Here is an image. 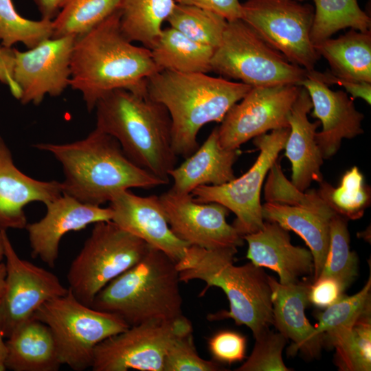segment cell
<instances>
[{
	"label": "cell",
	"mask_w": 371,
	"mask_h": 371,
	"mask_svg": "<svg viewBox=\"0 0 371 371\" xmlns=\"http://www.w3.org/2000/svg\"><path fill=\"white\" fill-rule=\"evenodd\" d=\"M62 194L61 182L40 181L23 173L0 136V229H25L26 205L36 201L45 205Z\"/></svg>",
	"instance_id": "21"
},
{
	"label": "cell",
	"mask_w": 371,
	"mask_h": 371,
	"mask_svg": "<svg viewBox=\"0 0 371 371\" xmlns=\"http://www.w3.org/2000/svg\"><path fill=\"white\" fill-rule=\"evenodd\" d=\"M211 68L251 87L300 86L308 73L290 63L241 19L227 22Z\"/></svg>",
	"instance_id": "8"
},
{
	"label": "cell",
	"mask_w": 371,
	"mask_h": 371,
	"mask_svg": "<svg viewBox=\"0 0 371 371\" xmlns=\"http://www.w3.org/2000/svg\"><path fill=\"white\" fill-rule=\"evenodd\" d=\"M121 0H64L52 21V38L78 36L120 9Z\"/></svg>",
	"instance_id": "31"
},
{
	"label": "cell",
	"mask_w": 371,
	"mask_h": 371,
	"mask_svg": "<svg viewBox=\"0 0 371 371\" xmlns=\"http://www.w3.org/2000/svg\"><path fill=\"white\" fill-rule=\"evenodd\" d=\"M317 193L337 214L346 219L361 218L370 203V188L357 166L343 175L337 188L322 181Z\"/></svg>",
	"instance_id": "33"
},
{
	"label": "cell",
	"mask_w": 371,
	"mask_h": 371,
	"mask_svg": "<svg viewBox=\"0 0 371 371\" xmlns=\"http://www.w3.org/2000/svg\"><path fill=\"white\" fill-rule=\"evenodd\" d=\"M254 349L236 371H289L282 359V351L288 340L280 333L269 330L255 338Z\"/></svg>",
	"instance_id": "39"
},
{
	"label": "cell",
	"mask_w": 371,
	"mask_h": 371,
	"mask_svg": "<svg viewBox=\"0 0 371 371\" xmlns=\"http://www.w3.org/2000/svg\"><path fill=\"white\" fill-rule=\"evenodd\" d=\"M5 260V288L0 301V326L8 338L21 325L32 318L45 302L67 293L52 272L23 260L13 247L6 230L1 229Z\"/></svg>",
	"instance_id": "13"
},
{
	"label": "cell",
	"mask_w": 371,
	"mask_h": 371,
	"mask_svg": "<svg viewBox=\"0 0 371 371\" xmlns=\"http://www.w3.org/2000/svg\"><path fill=\"white\" fill-rule=\"evenodd\" d=\"M45 206V216L36 222L27 223L25 229L28 234L32 257L39 258L50 268L55 267L60 243L66 234L112 218L110 207L84 203L63 194Z\"/></svg>",
	"instance_id": "17"
},
{
	"label": "cell",
	"mask_w": 371,
	"mask_h": 371,
	"mask_svg": "<svg viewBox=\"0 0 371 371\" xmlns=\"http://www.w3.org/2000/svg\"><path fill=\"white\" fill-rule=\"evenodd\" d=\"M265 197L267 202L306 208L330 219L335 214L321 198L317 191L311 190L304 193L296 188L284 177L280 166L276 161L269 171L265 187Z\"/></svg>",
	"instance_id": "38"
},
{
	"label": "cell",
	"mask_w": 371,
	"mask_h": 371,
	"mask_svg": "<svg viewBox=\"0 0 371 371\" xmlns=\"http://www.w3.org/2000/svg\"><path fill=\"white\" fill-rule=\"evenodd\" d=\"M35 147L50 153L60 164L63 194L84 203L101 206L124 190L167 184L135 164L114 137L96 128L80 140Z\"/></svg>",
	"instance_id": "2"
},
{
	"label": "cell",
	"mask_w": 371,
	"mask_h": 371,
	"mask_svg": "<svg viewBox=\"0 0 371 371\" xmlns=\"http://www.w3.org/2000/svg\"><path fill=\"white\" fill-rule=\"evenodd\" d=\"M192 330L183 315L171 321H151L130 326L98 344L93 371H164L168 348L180 334Z\"/></svg>",
	"instance_id": "12"
},
{
	"label": "cell",
	"mask_w": 371,
	"mask_h": 371,
	"mask_svg": "<svg viewBox=\"0 0 371 371\" xmlns=\"http://www.w3.org/2000/svg\"><path fill=\"white\" fill-rule=\"evenodd\" d=\"M176 3L201 8L213 12L227 21L240 19L241 3L239 0H174Z\"/></svg>",
	"instance_id": "43"
},
{
	"label": "cell",
	"mask_w": 371,
	"mask_h": 371,
	"mask_svg": "<svg viewBox=\"0 0 371 371\" xmlns=\"http://www.w3.org/2000/svg\"><path fill=\"white\" fill-rule=\"evenodd\" d=\"M216 361L202 359L194 346L192 330L179 335L166 352L164 371L223 370Z\"/></svg>",
	"instance_id": "40"
},
{
	"label": "cell",
	"mask_w": 371,
	"mask_h": 371,
	"mask_svg": "<svg viewBox=\"0 0 371 371\" xmlns=\"http://www.w3.org/2000/svg\"><path fill=\"white\" fill-rule=\"evenodd\" d=\"M166 21L189 38L214 49L221 43L227 22L213 12L179 3L175 4Z\"/></svg>",
	"instance_id": "34"
},
{
	"label": "cell",
	"mask_w": 371,
	"mask_h": 371,
	"mask_svg": "<svg viewBox=\"0 0 371 371\" xmlns=\"http://www.w3.org/2000/svg\"><path fill=\"white\" fill-rule=\"evenodd\" d=\"M243 239L248 244L247 258L256 266L276 271L280 284H295L313 276L310 249L293 245L289 231L277 223L265 221L260 230L244 235Z\"/></svg>",
	"instance_id": "20"
},
{
	"label": "cell",
	"mask_w": 371,
	"mask_h": 371,
	"mask_svg": "<svg viewBox=\"0 0 371 371\" xmlns=\"http://www.w3.org/2000/svg\"><path fill=\"white\" fill-rule=\"evenodd\" d=\"M170 229L190 245L207 249L237 248L243 236L226 217L229 210L217 203H199L191 194L167 191L159 196Z\"/></svg>",
	"instance_id": "16"
},
{
	"label": "cell",
	"mask_w": 371,
	"mask_h": 371,
	"mask_svg": "<svg viewBox=\"0 0 371 371\" xmlns=\"http://www.w3.org/2000/svg\"><path fill=\"white\" fill-rule=\"evenodd\" d=\"M314 9L297 0H247L240 19L290 63L308 71L319 58L311 41Z\"/></svg>",
	"instance_id": "10"
},
{
	"label": "cell",
	"mask_w": 371,
	"mask_h": 371,
	"mask_svg": "<svg viewBox=\"0 0 371 371\" xmlns=\"http://www.w3.org/2000/svg\"><path fill=\"white\" fill-rule=\"evenodd\" d=\"M149 49L159 71L205 74L212 71L211 60L216 50L170 26L161 30Z\"/></svg>",
	"instance_id": "28"
},
{
	"label": "cell",
	"mask_w": 371,
	"mask_h": 371,
	"mask_svg": "<svg viewBox=\"0 0 371 371\" xmlns=\"http://www.w3.org/2000/svg\"><path fill=\"white\" fill-rule=\"evenodd\" d=\"M120 19L118 10L76 37L69 86L81 93L89 111L115 89L147 93V80L159 71L150 49L135 45L124 36Z\"/></svg>",
	"instance_id": "1"
},
{
	"label": "cell",
	"mask_w": 371,
	"mask_h": 371,
	"mask_svg": "<svg viewBox=\"0 0 371 371\" xmlns=\"http://www.w3.org/2000/svg\"><path fill=\"white\" fill-rule=\"evenodd\" d=\"M176 263L150 246L137 264L104 286L90 306L117 316L129 326L182 317Z\"/></svg>",
	"instance_id": "6"
},
{
	"label": "cell",
	"mask_w": 371,
	"mask_h": 371,
	"mask_svg": "<svg viewBox=\"0 0 371 371\" xmlns=\"http://www.w3.org/2000/svg\"><path fill=\"white\" fill-rule=\"evenodd\" d=\"M247 341L245 336L233 330H221L208 341L209 350L217 362L232 364L245 358Z\"/></svg>",
	"instance_id": "41"
},
{
	"label": "cell",
	"mask_w": 371,
	"mask_h": 371,
	"mask_svg": "<svg viewBox=\"0 0 371 371\" xmlns=\"http://www.w3.org/2000/svg\"><path fill=\"white\" fill-rule=\"evenodd\" d=\"M1 301V300H0ZM7 348L5 341H3V335L0 326V371H5Z\"/></svg>",
	"instance_id": "47"
},
{
	"label": "cell",
	"mask_w": 371,
	"mask_h": 371,
	"mask_svg": "<svg viewBox=\"0 0 371 371\" xmlns=\"http://www.w3.org/2000/svg\"><path fill=\"white\" fill-rule=\"evenodd\" d=\"M313 1L315 10L311 38L313 45L348 27L370 31V17L361 10L357 0Z\"/></svg>",
	"instance_id": "30"
},
{
	"label": "cell",
	"mask_w": 371,
	"mask_h": 371,
	"mask_svg": "<svg viewBox=\"0 0 371 371\" xmlns=\"http://www.w3.org/2000/svg\"><path fill=\"white\" fill-rule=\"evenodd\" d=\"M5 368L12 371H57L61 366L49 328L31 318L7 338Z\"/></svg>",
	"instance_id": "25"
},
{
	"label": "cell",
	"mask_w": 371,
	"mask_h": 371,
	"mask_svg": "<svg viewBox=\"0 0 371 371\" xmlns=\"http://www.w3.org/2000/svg\"><path fill=\"white\" fill-rule=\"evenodd\" d=\"M41 19L53 21L58 14L64 0H33Z\"/></svg>",
	"instance_id": "46"
},
{
	"label": "cell",
	"mask_w": 371,
	"mask_h": 371,
	"mask_svg": "<svg viewBox=\"0 0 371 371\" xmlns=\"http://www.w3.org/2000/svg\"><path fill=\"white\" fill-rule=\"evenodd\" d=\"M271 289L273 325L287 339L293 341L291 354L300 350L306 357H317L324 345V337L315 333L305 315L310 303L311 283L300 281L292 284H282L269 276Z\"/></svg>",
	"instance_id": "22"
},
{
	"label": "cell",
	"mask_w": 371,
	"mask_h": 371,
	"mask_svg": "<svg viewBox=\"0 0 371 371\" xmlns=\"http://www.w3.org/2000/svg\"><path fill=\"white\" fill-rule=\"evenodd\" d=\"M76 36L48 38L27 51L14 48L13 78L23 104H41L69 86L71 58Z\"/></svg>",
	"instance_id": "15"
},
{
	"label": "cell",
	"mask_w": 371,
	"mask_h": 371,
	"mask_svg": "<svg viewBox=\"0 0 371 371\" xmlns=\"http://www.w3.org/2000/svg\"><path fill=\"white\" fill-rule=\"evenodd\" d=\"M94 109L95 128L114 137L135 164L168 184L177 155L166 108L148 93L120 89L102 96Z\"/></svg>",
	"instance_id": "3"
},
{
	"label": "cell",
	"mask_w": 371,
	"mask_h": 371,
	"mask_svg": "<svg viewBox=\"0 0 371 371\" xmlns=\"http://www.w3.org/2000/svg\"><path fill=\"white\" fill-rule=\"evenodd\" d=\"M14 52L13 47L0 45V82L10 89L14 98L19 100L20 90L13 78Z\"/></svg>",
	"instance_id": "45"
},
{
	"label": "cell",
	"mask_w": 371,
	"mask_h": 371,
	"mask_svg": "<svg viewBox=\"0 0 371 371\" xmlns=\"http://www.w3.org/2000/svg\"><path fill=\"white\" fill-rule=\"evenodd\" d=\"M312 108L310 96L302 87L289 116L290 131L284 149L291 164V182L302 192L313 181H323L321 166L324 158L315 139L320 122L309 121L308 114Z\"/></svg>",
	"instance_id": "23"
},
{
	"label": "cell",
	"mask_w": 371,
	"mask_h": 371,
	"mask_svg": "<svg viewBox=\"0 0 371 371\" xmlns=\"http://www.w3.org/2000/svg\"><path fill=\"white\" fill-rule=\"evenodd\" d=\"M251 88L240 82L205 73L170 71H157L146 83L148 96L168 110L174 151L185 159L199 147L200 129L210 122H221Z\"/></svg>",
	"instance_id": "5"
},
{
	"label": "cell",
	"mask_w": 371,
	"mask_h": 371,
	"mask_svg": "<svg viewBox=\"0 0 371 371\" xmlns=\"http://www.w3.org/2000/svg\"><path fill=\"white\" fill-rule=\"evenodd\" d=\"M52 21L24 18L16 11L12 0H0L1 45L12 47L21 43L30 49L52 38Z\"/></svg>",
	"instance_id": "37"
},
{
	"label": "cell",
	"mask_w": 371,
	"mask_h": 371,
	"mask_svg": "<svg viewBox=\"0 0 371 371\" xmlns=\"http://www.w3.org/2000/svg\"><path fill=\"white\" fill-rule=\"evenodd\" d=\"M346 289L335 278L318 277L310 285L309 302L318 308H326L341 298Z\"/></svg>",
	"instance_id": "42"
},
{
	"label": "cell",
	"mask_w": 371,
	"mask_h": 371,
	"mask_svg": "<svg viewBox=\"0 0 371 371\" xmlns=\"http://www.w3.org/2000/svg\"><path fill=\"white\" fill-rule=\"evenodd\" d=\"M289 128L273 130L254 138L260 150L254 165L238 178L220 186L203 185L192 192L199 203H217L236 215L232 225L243 236L264 225L260 192L265 178L284 148Z\"/></svg>",
	"instance_id": "11"
},
{
	"label": "cell",
	"mask_w": 371,
	"mask_h": 371,
	"mask_svg": "<svg viewBox=\"0 0 371 371\" xmlns=\"http://www.w3.org/2000/svg\"><path fill=\"white\" fill-rule=\"evenodd\" d=\"M335 364L343 371H370L371 368V308L366 310L352 328L331 344Z\"/></svg>",
	"instance_id": "36"
},
{
	"label": "cell",
	"mask_w": 371,
	"mask_h": 371,
	"mask_svg": "<svg viewBox=\"0 0 371 371\" xmlns=\"http://www.w3.org/2000/svg\"><path fill=\"white\" fill-rule=\"evenodd\" d=\"M301 87L293 85L251 87L217 127L220 145L238 149L268 131L289 128V116Z\"/></svg>",
	"instance_id": "14"
},
{
	"label": "cell",
	"mask_w": 371,
	"mask_h": 371,
	"mask_svg": "<svg viewBox=\"0 0 371 371\" xmlns=\"http://www.w3.org/2000/svg\"><path fill=\"white\" fill-rule=\"evenodd\" d=\"M262 209L264 221L276 222L304 240L313 257V281L316 280L328 250L330 219L306 208L275 202H266Z\"/></svg>",
	"instance_id": "26"
},
{
	"label": "cell",
	"mask_w": 371,
	"mask_h": 371,
	"mask_svg": "<svg viewBox=\"0 0 371 371\" xmlns=\"http://www.w3.org/2000/svg\"><path fill=\"white\" fill-rule=\"evenodd\" d=\"M308 92L313 111L311 116L322 125L315 139L324 159L337 153L343 139H352L363 133L364 115L358 111L346 92L333 91L311 71L300 83Z\"/></svg>",
	"instance_id": "19"
},
{
	"label": "cell",
	"mask_w": 371,
	"mask_h": 371,
	"mask_svg": "<svg viewBox=\"0 0 371 371\" xmlns=\"http://www.w3.org/2000/svg\"><path fill=\"white\" fill-rule=\"evenodd\" d=\"M328 63L330 73L358 82H371V32L351 29L336 38H328L314 45Z\"/></svg>",
	"instance_id": "27"
},
{
	"label": "cell",
	"mask_w": 371,
	"mask_h": 371,
	"mask_svg": "<svg viewBox=\"0 0 371 371\" xmlns=\"http://www.w3.org/2000/svg\"><path fill=\"white\" fill-rule=\"evenodd\" d=\"M236 253L237 248L207 249L190 245L176 266L181 282L199 280L206 284L200 296L211 286L225 293L229 311L209 314L208 320L232 319L236 324L247 326L256 338L273 324L269 276L252 262L234 265Z\"/></svg>",
	"instance_id": "4"
},
{
	"label": "cell",
	"mask_w": 371,
	"mask_h": 371,
	"mask_svg": "<svg viewBox=\"0 0 371 371\" xmlns=\"http://www.w3.org/2000/svg\"><path fill=\"white\" fill-rule=\"evenodd\" d=\"M240 151L223 148L214 128L203 144L169 172L173 179L169 191L188 194L203 185L220 186L236 178L233 166Z\"/></svg>",
	"instance_id": "24"
},
{
	"label": "cell",
	"mask_w": 371,
	"mask_h": 371,
	"mask_svg": "<svg viewBox=\"0 0 371 371\" xmlns=\"http://www.w3.org/2000/svg\"><path fill=\"white\" fill-rule=\"evenodd\" d=\"M174 0H121L120 27L131 42L141 43L150 48L171 14Z\"/></svg>",
	"instance_id": "29"
},
{
	"label": "cell",
	"mask_w": 371,
	"mask_h": 371,
	"mask_svg": "<svg viewBox=\"0 0 371 371\" xmlns=\"http://www.w3.org/2000/svg\"><path fill=\"white\" fill-rule=\"evenodd\" d=\"M109 203L111 221L120 228L164 252L176 262L183 257L190 245L170 229L159 196H141L127 190L115 194Z\"/></svg>",
	"instance_id": "18"
},
{
	"label": "cell",
	"mask_w": 371,
	"mask_h": 371,
	"mask_svg": "<svg viewBox=\"0 0 371 371\" xmlns=\"http://www.w3.org/2000/svg\"><path fill=\"white\" fill-rule=\"evenodd\" d=\"M5 265L3 262H0V300H1L5 288Z\"/></svg>",
	"instance_id": "48"
},
{
	"label": "cell",
	"mask_w": 371,
	"mask_h": 371,
	"mask_svg": "<svg viewBox=\"0 0 371 371\" xmlns=\"http://www.w3.org/2000/svg\"><path fill=\"white\" fill-rule=\"evenodd\" d=\"M329 234L328 253L318 277L335 278L347 289L359 271L357 255L350 249L347 219L335 213L329 222Z\"/></svg>",
	"instance_id": "35"
},
{
	"label": "cell",
	"mask_w": 371,
	"mask_h": 371,
	"mask_svg": "<svg viewBox=\"0 0 371 371\" xmlns=\"http://www.w3.org/2000/svg\"><path fill=\"white\" fill-rule=\"evenodd\" d=\"M316 78L327 84H337L345 89L353 98H359L370 104L371 82L353 81L344 79L332 74L330 71L321 73L317 71H310Z\"/></svg>",
	"instance_id": "44"
},
{
	"label": "cell",
	"mask_w": 371,
	"mask_h": 371,
	"mask_svg": "<svg viewBox=\"0 0 371 371\" xmlns=\"http://www.w3.org/2000/svg\"><path fill=\"white\" fill-rule=\"evenodd\" d=\"M150 247L111 221L94 223L69 268V289L80 302L90 306L96 294L137 264Z\"/></svg>",
	"instance_id": "9"
},
{
	"label": "cell",
	"mask_w": 371,
	"mask_h": 371,
	"mask_svg": "<svg viewBox=\"0 0 371 371\" xmlns=\"http://www.w3.org/2000/svg\"><path fill=\"white\" fill-rule=\"evenodd\" d=\"M4 258V245L1 229H0V262Z\"/></svg>",
	"instance_id": "49"
},
{
	"label": "cell",
	"mask_w": 371,
	"mask_h": 371,
	"mask_svg": "<svg viewBox=\"0 0 371 371\" xmlns=\"http://www.w3.org/2000/svg\"><path fill=\"white\" fill-rule=\"evenodd\" d=\"M32 317L49 328L60 364L74 371L91 368L96 346L130 327L117 316L80 302L69 289L43 303Z\"/></svg>",
	"instance_id": "7"
},
{
	"label": "cell",
	"mask_w": 371,
	"mask_h": 371,
	"mask_svg": "<svg viewBox=\"0 0 371 371\" xmlns=\"http://www.w3.org/2000/svg\"><path fill=\"white\" fill-rule=\"evenodd\" d=\"M371 279L358 293L343 295L337 302L317 314L318 323L315 333L324 337V344L330 346L339 336L349 330L360 315L371 308Z\"/></svg>",
	"instance_id": "32"
}]
</instances>
